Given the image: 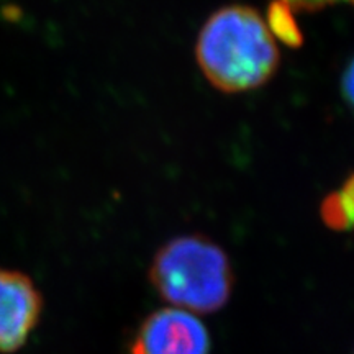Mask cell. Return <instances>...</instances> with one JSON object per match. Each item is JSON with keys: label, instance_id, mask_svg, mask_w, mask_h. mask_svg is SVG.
Wrapping results in <instances>:
<instances>
[{"label": "cell", "instance_id": "3957f363", "mask_svg": "<svg viewBox=\"0 0 354 354\" xmlns=\"http://www.w3.org/2000/svg\"><path fill=\"white\" fill-rule=\"evenodd\" d=\"M130 354H210V336L205 325L185 310L161 308L141 322Z\"/></svg>", "mask_w": 354, "mask_h": 354}, {"label": "cell", "instance_id": "7a4b0ae2", "mask_svg": "<svg viewBox=\"0 0 354 354\" xmlns=\"http://www.w3.org/2000/svg\"><path fill=\"white\" fill-rule=\"evenodd\" d=\"M149 279L162 299L197 313L223 308L233 290L227 253L202 234L177 236L159 248Z\"/></svg>", "mask_w": 354, "mask_h": 354}, {"label": "cell", "instance_id": "52a82bcc", "mask_svg": "<svg viewBox=\"0 0 354 354\" xmlns=\"http://www.w3.org/2000/svg\"><path fill=\"white\" fill-rule=\"evenodd\" d=\"M284 2L289 3V6L292 8H295V10H304V12H317L339 2H348L351 3V6H354V0H284Z\"/></svg>", "mask_w": 354, "mask_h": 354}, {"label": "cell", "instance_id": "ba28073f", "mask_svg": "<svg viewBox=\"0 0 354 354\" xmlns=\"http://www.w3.org/2000/svg\"><path fill=\"white\" fill-rule=\"evenodd\" d=\"M342 88H343L344 100H346L349 104V107L354 110V57H353L351 63L348 64V68L344 69Z\"/></svg>", "mask_w": 354, "mask_h": 354}, {"label": "cell", "instance_id": "6da1fadb", "mask_svg": "<svg viewBox=\"0 0 354 354\" xmlns=\"http://www.w3.org/2000/svg\"><path fill=\"white\" fill-rule=\"evenodd\" d=\"M197 61L215 88L227 94L264 86L279 68V50L258 10L228 6L205 21Z\"/></svg>", "mask_w": 354, "mask_h": 354}, {"label": "cell", "instance_id": "277c9868", "mask_svg": "<svg viewBox=\"0 0 354 354\" xmlns=\"http://www.w3.org/2000/svg\"><path fill=\"white\" fill-rule=\"evenodd\" d=\"M43 312V297L26 274L0 268V353H15L28 342Z\"/></svg>", "mask_w": 354, "mask_h": 354}, {"label": "cell", "instance_id": "5b68a950", "mask_svg": "<svg viewBox=\"0 0 354 354\" xmlns=\"http://www.w3.org/2000/svg\"><path fill=\"white\" fill-rule=\"evenodd\" d=\"M320 214L323 223L336 232H344L354 227V174L348 177L338 192L325 197Z\"/></svg>", "mask_w": 354, "mask_h": 354}, {"label": "cell", "instance_id": "8992f818", "mask_svg": "<svg viewBox=\"0 0 354 354\" xmlns=\"http://www.w3.org/2000/svg\"><path fill=\"white\" fill-rule=\"evenodd\" d=\"M272 38L284 43L286 46L300 48L304 43V35L300 32L297 20L289 3L284 0H272L268 7V21H266Z\"/></svg>", "mask_w": 354, "mask_h": 354}]
</instances>
